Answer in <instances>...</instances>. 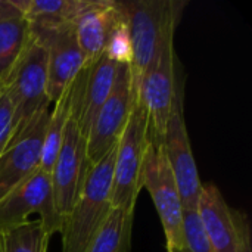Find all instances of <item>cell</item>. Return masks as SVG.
Listing matches in <instances>:
<instances>
[{"instance_id": "cell-20", "label": "cell", "mask_w": 252, "mask_h": 252, "mask_svg": "<svg viewBox=\"0 0 252 252\" xmlns=\"http://www.w3.org/2000/svg\"><path fill=\"white\" fill-rule=\"evenodd\" d=\"M121 3V1H120ZM121 16L114 25L106 46L105 53L115 61L117 63H131L133 59V47H131V38H130V30H128V21L124 10V6L121 3Z\"/></svg>"}, {"instance_id": "cell-25", "label": "cell", "mask_w": 252, "mask_h": 252, "mask_svg": "<svg viewBox=\"0 0 252 252\" xmlns=\"http://www.w3.org/2000/svg\"><path fill=\"white\" fill-rule=\"evenodd\" d=\"M0 248H1V247H0Z\"/></svg>"}, {"instance_id": "cell-2", "label": "cell", "mask_w": 252, "mask_h": 252, "mask_svg": "<svg viewBox=\"0 0 252 252\" xmlns=\"http://www.w3.org/2000/svg\"><path fill=\"white\" fill-rule=\"evenodd\" d=\"M117 145L92 164L81 192L62 226V252H86L112 210V183Z\"/></svg>"}, {"instance_id": "cell-6", "label": "cell", "mask_w": 252, "mask_h": 252, "mask_svg": "<svg viewBox=\"0 0 252 252\" xmlns=\"http://www.w3.org/2000/svg\"><path fill=\"white\" fill-rule=\"evenodd\" d=\"M34 213L50 236L62 232L63 219L55 204L52 177L40 167L0 199V235L28 223Z\"/></svg>"}, {"instance_id": "cell-22", "label": "cell", "mask_w": 252, "mask_h": 252, "mask_svg": "<svg viewBox=\"0 0 252 252\" xmlns=\"http://www.w3.org/2000/svg\"><path fill=\"white\" fill-rule=\"evenodd\" d=\"M13 131V108L9 97L1 92L0 94V155L6 149Z\"/></svg>"}, {"instance_id": "cell-18", "label": "cell", "mask_w": 252, "mask_h": 252, "mask_svg": "<svg viewBox=\"0 0 252 252\" xmlns=\"http://www.w3.org/2000/svg\"><path fill=\"white\" fill-rule=\"evenodd\" d=\"M71 99H72V83L65 89L61 97L53 103L55 106L52 112L49 114L46 134H44V145H43V152H41V161H40V168L49 174L53 170L59 148L62 145L65 127L71 114Z\"/></svg>"}, {"instance_id": "cell-23", "label": "cell", "mask_w": 252, "mask_h": 252, "mask_svg": "<svg viewBox=\"0 0 252 252\" xmlns=\"http://www.w3.org/2000/svg\"><path fill=\"white\" fill-rule=\"evenodd\" d=\"M18 15H22V13L16 9L13 0H0V21L12 18V16H18Z\"/></svg>"}, {"instance_id": "cell-24", "label": "cell", "mask_w": 252, "mask_h": 252, "mask_svg": "<svg viewBox=\"0 0 252 252\" xmlns=\"http://www.w3.org/2000/svg\"><path fill=\"white\" fill-rule=\"evenodd\" d=\"M0 94H1V92H0Z\"/></svg>"}, {"instance_id": "cell-15", "label": "cell", "mask_w": 252, "mask_h": 252, "mask_svg": "<svg viewBox=\"0 0 252 252\" xmlns=\"http://www.w3.org/2000/svg\"><path fill=\"white\" fill-rule=\"evenodd\" d=\"M16 9L37 27L75 24L94 0H13Z\"/></svg>"}, {"instance_id": "cell-11", "label": "cell", "mask_w": 252, "mask_h": 252, "mask_svg": "<svg viewBox=\"0 0 252 252\" xmlns=\"http://www.w3.org/2000/svg\"><path fill=\"white\" fill-rule=\"evenodd\" d=\"M198 214L216 252H251L247 217L232 208L213 183L202 185Z\"/></svg>"}, {"instance_id": "cell-13", "label": "cell", "mask_w": 252, "mask_h": 252, "mask_svg": "<svg viewBox=\"0 0 252 252\" xmlns=\"http://www.w3.org/2000/svg\"><path fill=\"white\" fill-rule=\"evenodd\" d=\"M49 114L50 105L43 106L0 155V199L40 167Z\"/></svg>"}, {"instance_id": "cell-12", "label": "cell", "mask_w": 252, "mask_h": 252, "mask_svg": "<svg viewBox=\"0 0 252 252\" xmlns=\"http://www.w3.org/2000/svg\"><path fill=\"white\" fill-rule=\"evenodd\" d=\"M31 31L47 50L46 93L49 102L55 103L87 62L78 47L74 24L55 27H37L31 24Z\"/></svg>"}, {"instance_id": "cell-8", "label": "cell", "mask_w": 252, "mask_h": 252, "mask_svg": "<svg viewBox=\"0 0 252 252\" xmlns=\"http://www.w3.org/2000/svg\"><path fill=\"white\" fill-rule=\"evenodd\" d=\"M90 167L92 164L87 158V139L78 126L75 112L71 109L62 145L50 173L55 204L63 220L71 213Z\"/></svg>"}, {"instance_id": "cell-10", "label": "cell", "mask_w": 252, "mask_h": 252, "mask_svg": "<svg viewBox=\"0 0 252 252\" xmlns=\"http://www.w3.org/2000/svg\"><path fill=\"white\" fill-rule=\"evenodd\" d=\"M179 66L180 62L176 56L173 41L164 49L154 69L137 86L133 84L148 114V139L155 145H162L164 142L165 128L176 96Z\"/></svg>"}, {"instance_id": "cell-17", "label": "cell", "mask_w": 252, "mask_h": 252, "mask_svg": "<svg viewBox=\"0 0 252 252\" xmlns=\"http://www.w3.org/2000/svg\"><path fill=\"white\" fill-rule=\"evenodd\" d=\"M134 211L112 208L86 252H130Z\"/></svg>"}, {"instance_id": "cell-7", "label": "cell", "mask_w": 252, "mask_h": 252, "mask_svg": "<svg viewBox=\"0 0 252 252\" xmlns=\"http://www.w3.org/2000/svg\"><path fill=\"white\" fill-rule=\"evenodd\" d=\"M185 75L182 65L177 72L176 96L173 102V109L165 128L164 136V151L173 176L176 179L183 210H198L199 196L202 190V183L199 180L196 162L190 148V140L185 121Z\"/></svg>"}, {"instance_id": "cell-5", "label": "cell", "mask_w": 252, "mask_h": 252, "mask_svg": "<svg viewBox=\"0 0 252 252\" xmlns=\"http://www.w3.org/2000/svg\"><path fill=\"white\" fill-rule=\"evenodd\" d=\"M140 182L142 189L145 188L149 192L161 219L167 241V252H180L185 244L183 205L176 179L165 157L164 145L148 142Z\"/></svg>"}, {"instance_id": "cell-19", "label": "cell", "mask_w": 252, "mask_h": 252, "mask_svg": "<svg viewBox=\"0 0 252 252\" xmlns=\"http://www.w3.org/2000/svg\"><path fill=\"white\" fill-rule=\"evenodd\" d=\"M50 238L41 221L32 220L0 235V252H47Z\"/></svg>"}, {"instance_id": "cell-9", "label": "cell", "mask_w": 252, "mask_h": 252, "mask_svg": "<svg viewBox=\"0 0 252 252\" xmlns=\"http://www.w3.org/2000/svg\"><path fill=\"white\" fill-rule=\"evenodd\" d=\"M134 102V87L128 63H118L114 87L94 117L87 134L90 164L100 161L120 140Z\"/></svg>"}, {"instance_id": "cell-16", "label": "cell", "mask_w": 252, "mask_h": 252, "mask_svg": "<svg viewBox=\"0 0 252 252\" xmlns=\"http://www.w3.org/2000/svg\"><path fill=\"white\" fill-rule=\"evenodd\" d=\"M31 40V24L24 15L0 21V92Z\"/></svg>"}, {"instance_id": "cell-21", "label": "cell", "mask_w": 252, "mask_h": 252, "mask_svg": "<svg viewBox=\"0 0 252 252\" xmlns=\"http://www.w3.org/2000/svg\"><path fill=\"white\" fill-rule=\"evenodd\" d=\"M183 248L180 252H216L199 219L198 210H183Z\"/></svg>"}, {"instance_id": "cell-14", "label": "cell", "mask_w": 252, "mask_h": 252, "mask_svg": "<svg viewBox=\"0 0 252 252\" xmlns=\"http://www.w3.org/2000/svg\"><path fill=\"white\" fill-rule=\"evenodd\" d=\"M121 3L114 0H94V3L75 21V37L86 62H94L103 52L108 37L121 16Z\"/></svg>"}, {"instance_id": "cell-3", "label": "cell", "mask_w": 252, "mask_h": 252, "mask_svg": "<svg viewBox=\"0 0 252 252\" xmlns=\"http://www.w3.org/2000/svg\"><path fill=\"white\" fill-rule=\"evenodd\" d=\"M148 130V114L134 89L133 108L115 151L111 196L112 208H126L131 211L136 208V201L142 190V165L149 142Z\"/></svg>"}, {"instance_id": "cell-4", "label": "cell", "mask_w": 252, "mask_h": 252, "mask_svg": "<svg viewBox=\"0 0 252 252\" xmlns=\"http://www.w3.org/2000/svg\"><path fill=\"white\" fill-rule=\"evenodd\" d=\"M46 87L47 50L46 46L32 35L30 46L1 90L9 97L13 108L12 137L22 133L43 106L52 105L47 99Z\"/></svg>"}, {"instance_id": "cell-1", "label": "cell", "mask_w": 252, "mask_h": 252, "mask_svg": "<svg viewBox=\"0 0 252 252\" xmlns=\"http://www.w3.org/2000/svg\"><path fill=\"white\" fill-rule=\"evenodd\" d=\"M121 3L127 15L133 47L131 81L137 86L158 63L164 49L174 41V31L186 1L133 0Z\"/></svg>"}]
</instances>
